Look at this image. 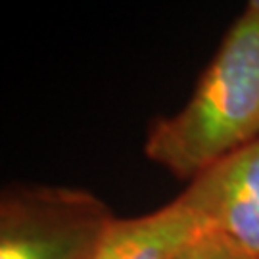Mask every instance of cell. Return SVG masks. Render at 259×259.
<instances>
[{
  "label": "cell",
  "instance_id": "cell-1",
  "mask_svg": "<svg viewBox=\"0 0 259 259\" xmlns=\"http://www.w3.org/2000/svg\"><path fill=\"white\" fill-rule=\"evenodd\" d=\"M259 140V14L244 10L227 29L192 96L173 115L150 123L144 156L192 181Z\"/></svg>",
  "mask_w": 259,
  "mask_h": 259
},
{
  "label": "cell",
  "instance_id": "cell-2",
  "mask_svg": "<svg viewBox=\"0 0 259 259\" xmlns=\"http://www.w3.org/2000/svg\"><path fill=\"white\" fill-rule=\"evenodd\" d=\"M113 219L89 190L10 186L0 198V259H91Z\"/></svg>",
  "mask_w": 259,
  "mask_h": 259
},
{
  "label": "cell",
  "instance_id": "cell-3",
  "mask_svg": "<svg viewBox=\"0 0 259 259\" xmlns=\"http://www.w3.org/2000/svg\"><path fill=\"white\" fill-rule=\"evenodd\" d=\"M177 198L207 229L259 259V140L188 181Z\"/></svg>",
  "mask_w": 259,
  "mask_h": 259
},
{
  "label": "cell",
  "instance_id": "cell-4",
  "mask_svg": "<svg viewBox=\"0 0 259 259\" xmlns=\"http://www.w3.org/2000/svg\"><path fill=\"white\" fill-rule=\"evenodd\" d=\"M207 229L179 198L156 211L115 217L91 259H169Z\"/></svg>",
  "mask_w": 259,
  "mask_h": 259
},
{
  "label": "cell",
  "instance_id": "cell-5",
  "mask_svg": "<svg viewBox=\"0 0 259 259\" xmlns=\"http://www.w3.org/2000/svg\"><path fill=\"white\" fill-rule=\"evenodd\" d=\"M169 259H251L227 236L213 229H204Z\"/></svg>",
  "mask_w": 259,
  "mask_h": 259
},
{
  "label": "cell",
  "instance_id": "cell-6",
  "mask_svg": "<svg viewBox=\"0 0 259 259\" xmlns=\"http://www.w3.org/2000/svg\"><path fill=\"white\" fill-rule=\"evenodd\" d=\"M246 10H251V12L259 14V0H248V6H246Z\"/></svg>",
  "mask_w": 259,
  "mask_h": 259
}]
</instances>
